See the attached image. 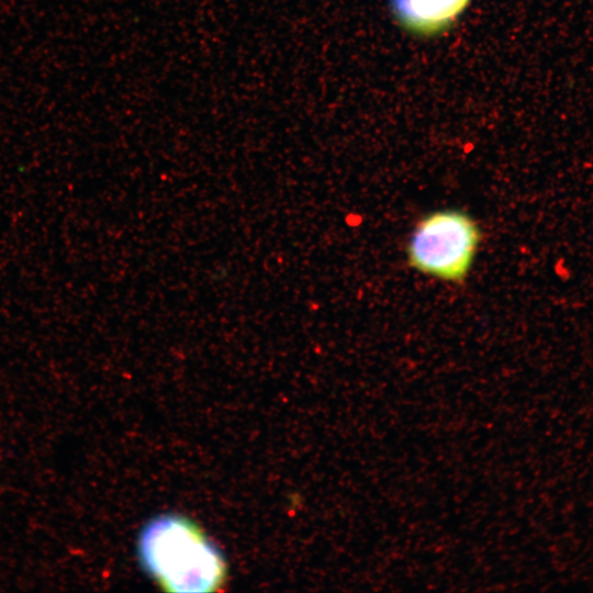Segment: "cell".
<instances>
[{"label": "cell", "instance_id": "cell-1", "mask_svg": "<svg viewBox=\"0 0 593 593\" xmlns=\"http://www.w3.org/2000/svg\"><path fill=\"white\" fill-rule=\"evenodd\" d=\"M143 569L168 592H213L226 582V561L193 521L160 514L146 523L137 538Z\"/></svg>", "mask_w": 593, "mask_h": 593}, {"label": "cell", "instance_id": "cell-2", "mask_svg": "<svg viewBox=\"0 0 593 593\" xmlns=\"http://www.w3.org/2000/svg\"><path fill=\"white\" fill-rule=\"evenodd\" d=\"M482 232L462 209L445 208L421 216L406 244L409 266L446 282H462L469 275Z\"/></svg>", "mask_w": 593, "mask_h": 593}, {"label": "cell", "instance_id": "cell-3", "mask_svg": "<svg viewBox=\"0 0 593 593\" xmlns=\"http://www.w3.org/2000/svg\"><path fill=\"white\" fill-rule=\"evenodd\" d=\"M470 0H390L399 23L422 35L446 30L465 10Z\"/></svg>", "mask_w": 593, "mask_h": 593}]
</instances>
